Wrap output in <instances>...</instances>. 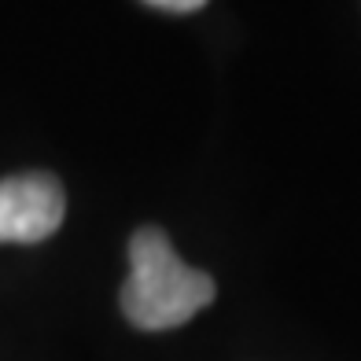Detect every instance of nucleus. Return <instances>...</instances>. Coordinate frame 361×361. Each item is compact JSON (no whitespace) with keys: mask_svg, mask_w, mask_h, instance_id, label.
<instances>
[{"mask_svg":"<svg viewBox=\"0 0 361 361\" xmlns=\"http://www.w3.org/2000/svg\"><path fill=\"white\" fill-rule=\"evenodd\" d=\"M214 299V281L185 266L162 228H140L129 240V281L122 288V314L144 332H166L192 321Z\"/></svg>","mask_w":361,"mask_h":361,"instance_id":"nucleus-1","label":"nucleus"},{"mask_svg":"<svg viewBox=\"0 0 361 361\" xmlns=\"http://www.w3.org/2000/svg\"><path fill=\"white\" fill-rule=\"evenodd\" d=\"M67 195L52 173H19L0 180V240L41 243L63 225Z\"/></svg>","mask_w":361,"mask_h":361,"instance_id":"nucleus-2","label":"nucleus"},{"mask_svg":"<svg viewBox=\"0 0 361 361\" xmlns=\"http://www.w3.org/2000/svg\"><path fill=\"white\" fill-rule=\"evenodd\" d=\"M152 8H162V11H200L207 0H147Z\"/></svg>","mask_w":361,"mask_h":361,"instance_id":"nucleus-3","label":"nucleus"}]
</instances>
